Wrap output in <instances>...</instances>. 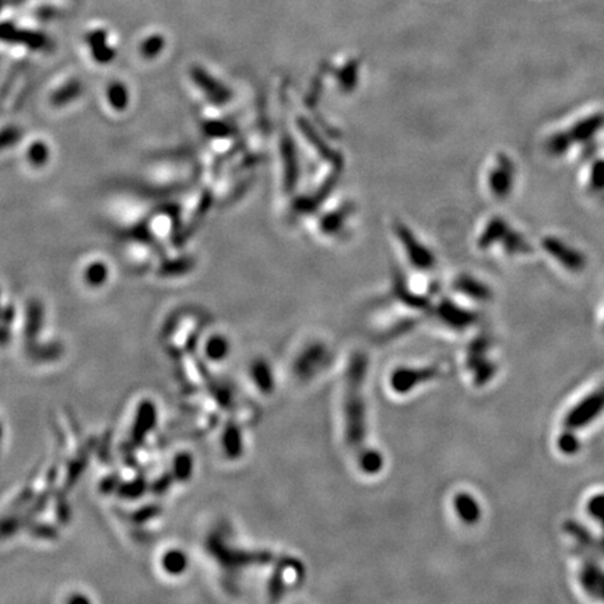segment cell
<instances>
[{
  "instance_id": "obj_23",
  "label": "cell",
  "mask_w": 604,
  "mask_h": 604,
  "mask_svg": "<svg viewBox=\"0 0 604 604\" xmlns=\"http://www.w3.org/2000/svg\"><path fill=\"white\" fill-rule=\"evenodd\" d=\"M229 347L226 344V341L220 340V339H215L213 341H210L209 347H208V353L212 358L215 359H220L223 355H226Z\"/></svg>"
},
{
  "instance_id": "obj_9",
  "label": "cell",
  "mask_w": 604,
  "mask_h": 604,
  "mask_svg": "<svg viewBox=\"0 0 604 604\" xmlns=\"http://www.w3.org/2000/svg\"><path fill=\"white\" fill-rule=\"evenodd\" d=\"M440 373L438 368H426V369H417V371H400L393 378V385L397 390L408 392L413 386L419 385L420 382L428 380L435 378Z\"/></svg>"
},
{
  "instance_id": "obj_1",
  "label": "cell",
  "mask_w": 604,
  "mask_h": 604,
  "mask_svg": "<svg viewBox=\"0 0 604 604\" xmlns=\"http://www.w3.org/2000/svg\"><path fill=\"white\" fill-rule=\"evenodd\" d=\"M604 127V114L597 112L587 115L576 121L568 129L552 133L544 144L547 154L551 157H559L565 154L575 144H587L597 136V133Z\"/></svg>"
},
{
  "instance_id": "obj_22",
  "label": "cell",
  "mask_w": 604,
  "mask_h": 604,
  "mask_svg": "<svg viewBox=\"0 0 604 604\" xmlns=\"http://www.w3.org/2000/svg\"><path fill=\"white\" fill-rule=\"evenodd\" d=\"M29 157L31 160L33 164L36 165H41L48 160V148L45 144L42 143H36L31 146L30 151H29Z\"/></svg>"
},
{
  "instance_id": "obj_18",
  "label": "cell",
  "mask_w": 604,
  "mask_h": 604,
  "mask_svg": "<svg viewBox=\"0 0 604 604\" xmlns=\"http://www.w3.org/2000/svg\"><path fill=\"white\" fill-rule=\"evenodd\" d=\"M82 93V86L77 82L69 83L68 86H65L63 88H61L54 97H52V104L54 105H62L69 102L70 100L76 98L79 94Z\"/></svg>"
},
{
  "instance_id": "obj_7",
  "label": "cell",
  "mask_w": 604,
  "mask_h": 604,
  "mask_svg": "<svg viewBox=\"0 0 604 604\" xmlns=\"http://www.w3.org/2000/svg\"><path fill=\"white\" fill-rule=\"evenodd\" d=\"M440 316L452 327L455 329H466L472 326L477 320L476 312L466 311L460 307H456L451 304V301H445L440 307Z\"/></svg>"
},
{
  "instance_id": "obj_3",
  "label": "cell",
  "mask_w": 604,
  "mask_h": 604,
  "mask_svg": "<svg viewBox=\"0 0 604 604\" xmlns=\"http://www.w3.org/2000/svg\"><path fill=\"white\" fill-rule=\"evenodd\" d=\"M490 347H491V337L488 334H480L469 346L467 364L469 368L473 369L474 382L479 386L488 383L497 372V365L487 359V351L490 350Z\"/></svg>"
},
{
  "instance_id": "obj_24",
  "label": "cell",
  "mask_w": 604,
  "mask_h": 604,
  "mask_svg": "<svg viewBox=\"0 0 604 604\" xmlns=\"http://www.w3.org/2000/svg\"><path fill=\"white\" fill-rule=\"evenodd\" d=\"M20 139V132L16 127H9L0 133V148L9 147L10 144L16 143Z\"/></svg>"
},
{
  "instance_id": "obj_4",
  "label": "cell",
  "mask_w": 604,
  "mask_h": 604,
  "mask_svg": "<svg viewBox=\"0 0 604 604\" xmlns=\"http://www.w3.org/2000/svg\"><path fill=\"white\" fill-rule=\"evenodd\" d=\"M516 167L506 154H498L487 175L490 192L497 199H506L515 186Z\"/></svg>"
},
{
  "instance_id": "obj_15",
  "label": "cell",
  "mask_w": 604,
  "mask_h": 604,
  "mask_svg": "<svg viewBox=\"0 0 604 604\" xmlns=\"http://www.w3.org/2000/svg\"><path fill=\"white\" fill-rule=\"evenodd\" d=\"M557 445L564 455H575L580 449V441L575 435V431L568 428H565V431L558 437Z\"/></svg>"
},
{
  "instance_id": "obj_20",
  "label": "cell",
  "mask_w": 604,
  "mask_h": 604,
  "mask_svg": "<svg viewBox=\"0 0 604 604\" xmlns=\"http://www.w3.org/2000/svg\"><path fill=\"white\" fill-rule=\"evenodd\" d=\"M589 515L596 519L604 532V494L594 495L587 502Z\"/></svg>"
},
{
  "instance_id": "obj_13",
  "label": "cell",
  "mask_w": 604,
  "mask_h": 604,
  "mask_svg": "<svg viewBox=\"0 0 604 604\" xmlns=\"http://www.w3.org/2000/svg\"><path fill=\"white\" fill-rule=\"evenodd\" d=\"M107 34L105 31H94L87 37V42L91 45L93 55L100 62H108L114 58V49L107 47Z\"/></svg>"
},
{
  "instance_id": "obj_10",
  "label": "cell",
  "mask_w": 604,
  "mask_h": 604,
  "mask_svg": "<svg viewBox=\"0 0 604 604\" xmlns=\"http://www.w3.org/2000/svg\"><path fill=\"white\" fill-rule=\"evenodd\" d=\"M454 506L458 516L467 525H474L481 518V509L477 500L467 493L458 494L454 500Z\"/></svg>"
},
{
  "instance_id": "obj_2",
  "label": "cell",
  "mask_w": 604,
  "mask_h": 604,
  "mask_svg": "<svg viewBox=\"0 0 604 604\" xmlns=\"http://www.w3.org/2000/svg\"><path fill=\"white\" fill-rule=\"evenodd\" d=\"M604 412V386L598 387L569 410L564 419V426L568 430H580L587 427Z\"/></svg>"
},
{
  "instance_id": "obj_8",
  "label": "cell",
  "mask_w": 604,
  "mask_h": 604,
  "mask_svg": "<svg viewBox=\"0 0 604 604\" xmlns=\"http://www.w3.org/2000/svg\"><path fill=\"white\" fill-rule=\"evenodd\" d=\"M511 226L508 224L506 220L501 219V217H493L484 227V230L481 231L480 237H479V248L486 251L490 249L491 247L501 244V241L504 240V237L506 235V233L509 231Z\"/></svg>"
},
{
  "instance_id": "obj_19",
  "label": "cell",
  "mask_w": 604,
  "mask_h": 604,
  "mask_svg": "<svg viewBox=\"0 0 604 604\" xmlns=\"http://www.w3.org/2000/svg\"><path fill=\"white\" fill-rule=\"evenodd\" d=\"M107 277H108V270L104 263H94L86 272V281L94 287L104 284Z\"/></svg>"
},
{
  "instance_id": "obj_14",
  "label": "cell",
  "mask_w": 604,
  "mask_h": 604,
  "mask_svg": "<svg viewBox=\"0 0 604 604\" xmlns=\"http://www.w3.org/2000/svg\"><path fill=\"white\" fill-rule=\"evenodd\" d=\"M589 190L596 194L604 193V160H594L589 171Z\"/></svg>"
},
{
  "instance_id": "obj_12",
  "label": "cell",
  "mask_w": 604,
  "mask_h": 604,
  "mask_svg": "<svg viewBox=\"0 0 604 604\" xmlns=\"http://www.w3.org/2000/svg\"><path fill=\"white\" fill-rule=\"evenodd\" d=\"M501 245L508 255H526L532 252V245L527 242L523 234L513 230L512 227L501 241Z\"/></svg>"
},
{
  "instance_id": "obj_11",
  "label": "cell",
  "mask_w": 604,
  "mask_h": 604,
  "mask_svg": "<svg viewBox=\"0 0 604 604\" xmlns=\"http://www.w3.org/2000/svg\"><path fill=\"white\" fill-rule=\"evenodd\" d=\"M455 287L459 293L476 301H488L493 297V291L490 290V287L472 276H460L456 280Z\"/></svg>"
},
{
  "instance_id": "obj_17",
  "label": "cell",
  "mask_w": 604,
  "mask_h": 604,
  "mask_svg": "<svg viewBox=\"0 0 604 604\" xmlns=\"http://www.w3.org/2000/svg\"><path fill=\"white\" fill-rule=\"evenodd\" d=\"M108 100L115 109H122L127 105V91L123 84L114 83L108 88Z\"/></svg>"
},
{
  "instance_id": "obj_5",
  "label": "cell",
  "mask_w": 604,
  "mask_h": 604,
  "mask_svg": "<svg viewBox=\"0 0 604 604\" xmlns=\"http://www.w3.org/2000/svg\"><path fill=\"white\" fill-rule=\"evenodd\" d=\"M541 247L568 272L578 273L582 272L586 266V258L582 252L555 237H545L541 242Z\"/></svg>"
},
{
  "instance_id": "obj_6",
  "label": "cell",
  "mask_w": 604,
  "mask_h": 604,
  "mask_svg": "<svg viewBox=\"0 0 604 604\" xmlns=\"http://www.w3.org/2000/svg\"><path fill=\"white\" fill-rule=\"evenodd\" d=\"M580 584L593 597L604 600V571L594 562H584L580 569Z\"/></svg>"
},
{
  "instance_id": "obj_16",
  "label": "cell",
  "mask_w": 604,
  "mask_h": 604,
  "mask_svg": "<svg viewBox=\"0 0 604 604\" xmlns=\"http://www.w3.org/2000/svg\"><path fill=\"white\" fill-rule=\"evenodd\" d=\"M162 565L168 573L178 575L183 572L186 566V557L180 551H169L164 555Z\"/></svg>"
},
{
  "instance_id": "obj_21",
  "label": "cell",
  "mask_w": 604,
  "mask_h": 604,
  "mask_svg": "<svg viewBox=\"0 0 604 604\" xmlns=\"http://www.w3.org/2000/svg\"><path fill=\"white\" fill-rule=\"evenodd\" d=\"M164 47V40L160 36H153L148 40H146L141 45V54L144 56H153L158 54Z\"/></svg>"
}]
</instances>
